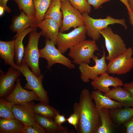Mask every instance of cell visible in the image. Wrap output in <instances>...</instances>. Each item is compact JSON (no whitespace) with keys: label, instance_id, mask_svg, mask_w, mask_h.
Segmentation results:
<instances>
[{"label":"cell","instance_id":"obj_1","mask_svg":"<svg viewBox=\"0 0 133 133\" xmlns=\"http://www.w3.org/2000/svg\"><path fill=\"white\" fill-rule=\"evenodd\" d=\"M89 90L83 89L78 102L74 103V112L78 115L77 133H96L100 124L98 110L92 101Z\"/></svg>","mask_w":133,"mask_h":133},{"label":"cell","instance_id":"obj_2","mask_svg":"<svg viewBox=\"0 0 133 133\" xmlns=\"http://www.w3.org/2000/svg\"><path fill=\"white\" fill-rule=\"evenodd\" d=\"M86 34L92 40L98 41L100 38V31L109 25L118 24L122 25L126 29L127 28L125 20L116 19L108 16L105 18L95 19L90 17L88 14H82Z\"/></svg>","mask_w":133,"mask_h":133},{"label":"cell","instance_id":"obj_3","mask_svg":"<svg viewBox=\"0 0 133 133\" xmlns=\"http://www.w3.org/2000/svg\"><path fill=\"white\" fill-rule=\"evenodd\" d=\"M41 34V31L38 32L36 30L30 33L28 44L24 48V55L22 60L30 67L32 72L37 76L41 75L39 66L40 56L38 45Z\"/></svg>","mask_w":133,"mask_h":133},{"label":"cell","instance_id":"obj_4","mask_svg":"<svg viewBox=\"0 0 133 133\" xmlns=\"http://www.w3.org/2000/svg\"><path fill=\"white\" fill-rule=\"evenodd\" d=\"M17 70L21 72L27 81L24 88L34 91L39 97L40 101L49 104V100L48 95V93L43 85L44 75L41 74L39 76H36L30 70L25 63L22 61Z\"/></svg>","mask_w":133,"mask_h":133},{"label":"cell","instance_id":"obj_5","mask_svg":"<svg viewBox=\"0 0 133 133\" xmlns=\"http://www.w3.org/2000/svg\"><path fill=\"white\" fill-rule=\"evenodd\" d=\"M69 49L68 55L72 59L73 63L79 65L83 62L90 64L95 52L99 50L96 41L93 40L82 41Z\"/></svg>","mask_w":133,"mask_h":133},{"label":"cell","instance_id":"obj_6","mask_svg":"<svg viewBox=\"0 0 133 133\" xmlns=\"http://www.w3.org/2000/svg\"><path fill=\"white\" fill-rule=\"evenodd\" d=\"M46 44L42 49L39 50L40 57L45 59L47 61V68L50 69L54 64H59L69 69H74V63L55 46V45L49 39L46 38Z\"/></svg>","mask_w":133,"mask_h":133},{"label":"cell","instance_id":"obj_7","mask_svg":"<svg viewBox=\"0 0 133 133\" xmlns=\"http://www.w3.org/2000/svg\"><path fill=\"white\" fill-rule=\"evenodd\" d=\"M100 33L104 37L108 55L106 59L109 61L123 53L127 49L124 40L119 35L114 33L108 26L101 30Z\"/></svg>","mask_w":133,"mask_h":133},{"label":"cell","instance_id":"obj_8","mask_svg":"<svg viewBox=\"0 0 133 133\" xmlns=\"http://www.w3.org/2000/svg\"><path fill=\"white\" fill-rule=\"evenodd\" d=\"M61 9L63 19L59 32L63 33L71 28H75L84 25L82 14L72 5L69 0L61 1Z\"/></svg>","mask_w":133,"mask_h":133},{"label":"cell","instance_id":"obj_9","mask_svg":"<svg viewBox=\"0 0 133 133\" xmlns=\"http://www.w3.org/2000/svg\"><path fill=\"white\" fill-rule=\"evenodd\" d=\"M133 50L131 47L109 61L107 72L113 75L125 74L133 68Z\"/></svg>","mask_w":133,"mask_h":133},{"label":"cell","instance_id":"obj_10","mask_svg":"<svg viewBox=\"0 0 133 133\" xmlns=\"http://www.w3.org/2000/svg\"><path fill=\"white\" fill-rule=\"evenodd\" d=\"M86 34L84 25L76 28L67 33L59 32L56 41L57 49L64 54L68 49L85 40Z\"/></svg>","mask_w":133,"mask_h":133},{"label":"cell","instance_id":"obj_11","mask_svg":"<svg viewBox=\"0 0 133 133\" xmlns=\"http://www.w3.org/2000/svg\"><path fill=\"white\" fill-rule=\"evenodd\" d=\"M101 58H99L98 56L95 55L92 59L95 63L94 66H90L88 64L84 62L79 65L81 79L83 82L88 83L90 79L93 80L101 74L107 72V64L106 62L105 53L104 49Z\"/></svg>","mask_w":133,"mask_h":133},{"label":"cell","instance_id":"obj_12","mask_svg":"<svg viewBox=\"0 0 133 133\" xmlns=\"http://www.w3.org/2000/svg\"><path fill=\"white\" fill-rule=\"evenodd\" d=\"M16 82L15 88L4 98L5 100L13 105L24 104L33 100L40 101L39 97L34 91H28L22 87L20 79L18 78Z\"/></svg>","mask_w":133,"mask_h":133},{"label":"cell","instance_id":"obj_13","mask_svg":"<svg viewBox=\"0 0 133 133\" xmlns=\"http://www.w3.org/2000/svg\"><path fill=\"white\" fill-rule=\"evenodd\" d=\"M34 104L32 101L24 104L13 105L12 112L15 118L21 121L25 126L36 123L35 114L33 109Z\"/></svg>","mask_w":133,"mask_h":133},{"label":"cell","instance_id":"obj_14","mask_svg":"<svg viewBox=\"0 0 133 133\" xmlns=\"http://www.w3.org/2000/svg\"><path fill=\"white\" fill-rule=\"evenodd\" d=\"M22 74L20 71L11 67L6 73L0 70V97L7 96L15 88V82Z\"/></svg>","mask_w":133,"mask_h":133},{"label":"cell","instance_id":"obj_15","mask_svg":"<svg viewBox=\"0 0 133 133\" xmlns=\"http://www.w3.org/2000/svg\"><path fill=\"white\" fill-rule=\"evenodd\" d=\"M109 74L106 72L93 80L91 84L93 89L106 94L110 90L109 87H115L123 86V82L121 79L110 76Z\"/></svg>","mask_w":133,"mask_h":133},{"label":"cell","instance_id":"obj_16","mask_svg":"<svg viewBox=\"0 0 133 133\" xmlns=\"http://www.w3.org/2000/svg\"><path fill=\"white\" fill-rule=\"evenodd\" d=\"M121 87L119 86L114 87L104 94L119 103L124 107H133V94Z\"/></svg>","mask_w":133,"mask_h":133},{"label":"cell","instance_id":"obj_17","mask_svg":"<svg viewBox=\"0 0 133 133\" xmlns=\"http://www.w3.org/2000/svg\"><path fill=\"white\" fill-rule=\"evenodd\" d=\"M21 11L18 16H15L13 19L10 26L11 30L17 33L29 27L37 29V26L36 18H31L22 11Z\"/></svg>","mask_w":133,"mask_h":133},{"label":"cell","instance_id":"obj_18","mask_svg":"<svg viewBox=\"0 0 133 133\" xmlns=\"http://www.w3.org/2000/svg\"><path fill=\"white\" fill-rule=\"evenodd\" d=\"M37 26L41 30V35L56 45L60 28L58 23L52 19L46 18L38 24Z\"/></svg>","mask_w":133,"mask_h":133},{"label":"cell","instance_id":"obj_19","mask_svg":"<svg viewBox=\"0 0 133 133\" xmlns=\"http://www.w3.org/2000/svg\"><path fill=\"white\" fill-rule=\"evenodd\" d=\"M35 118L37 123L45 130L46 133H71L73 131H70L66 127L56 123L53 119L35 114Z\"/></svg>","mask_w":133,"mask_h":133},{"label":"cell","instance_id":"obj_20","mask_svg":"<svg viewBox=\"0 0 133 133\" xmlns=\"http://www.w3.org/2000/svg\"><path fill=\"white\" fill-rule=\"evenodd\" d=\"M15 49L14 39L8 41H0V56L6 65L17 70L18 66L14 62Z\"/></svg>","mask_w":133,"mask_h":133},{"label":"cell","instance_id":"obj_21","mask_svg":"<svg viewBox=\"0 0 133 133\" xmlns=\"http://www.w3.org/2000/svg\"><path fill=\"white\" fill-rule=\"evenodd\" d=\"M91 95L92 99L94 100L95 104L98 110L102 108L109 109L123 107L119 103L112 100L98 90L92 91Z\"/></svg>","mask_w":133,"mask_h":133},{"label":"cell","instance_id":"obj_22","mask_svg":"<svg viewBox=\"0 0 133 133\" xmlns=\"http://www.w3.org/2000/svg\"><path fill=\"white\" fill-rule=\"evenodd\" d=\"M37 29L29 27L21 32L16 33L14 37L15 49V54L14 60L16 65L18 66H20L24 55V48L23 41L25 36L32 31L36 30Z\"/></svg>","mask_w":133,"mask_h":133},{"label":"cell","instance_id":"obj_23","mask_svg":"<svg viewBox=\"0 0 133 133\" xmlns=\"http://www.w3.org/2000/svg\"><path fill=\"white\" fill-rule=\"evenodd\" d=\"M25 126L15 118H0V133H21Z\"/></svg>","mask_w":133,"mask_h":133},{"label":"cell","instance_id":"obj_24","mask_svg":"<svg viewBox=\"0 0 133 133\" xmlns=\"http://www.w3.org/2000/svg\"><path fill=\"white\" fill-rule=\"evenodd\" d=\"M109 111L112 120L119 125L124 124L133 116V108H116L109 109Z\"/></svg>","mask_w":133,"mask_h":133},{"label":"cell","instance_id":"obj_25","mask_svg":"<svg viewBox=\"0 0 133 133\" xmlns=\"http://www.w3.org/2000/svg\"><path fill=\"white\" fill-rule=\"evenodd\" d=\"M100 124L96 133H111L113 132L112 120L110 116L109 109L102 108L98 110Z\"/></svg>","mask_w":133,"mask_h":133},{"label":"cell","instance_id":"obj_26","mask_svg":"<svg viewBox=\"0 0 133 133\" xmlns=\"http://www.w3.org/2000/svg\"><path fill=\"white\" fill-rule=\"evenodd\" d=\"M61 2L59 0H52L44 17V19L51 18L55 20L60 28L62 26L63 17L61 11Z\"/></svg>","mask_w":133,"mask_h":133},{"label":"cell","instance_id":"obj_27","mask_svg":"<svg viewBox=\"0 0 133 133\" xmlns=\"http://www.w3.org/2000/svg\"><path fill=\"white\" fill-rule=\"evenodd\" d=\"M35 114H37L53 119L57 114H60L56 109L52 107L49 104L40 101L33 106Z\"/></svg>","mask_w":133,"mask_h":133},{"label":"cell","instance_id":"obj_28","mask_svg":"<svg viewBox=\"0 0 133 133\" xmlns=\"http://www.w3.org/2000/svg\"><path fill=\"white\" fill-rule=\"evenodd\" d=\"M52 0H33L36 11V19L37 24L44 19L45 15Z\"/></svg>","mask_w":133,"mask_h":133},{"label":"cell","instance_id":"obj_29","mask_svg":"<svg viewBox=\"0 0 133 133\" xmlns=\"http://www.w3.org/2000/svg\"><path fill=\"white\" fill-rule=\"evenodd\" d=\"M14 0L17 4L20 11H23L29 17L36 18V11L33 0Z\"/></svg>","mask_w":133,"mask_h":133},{"label":"cell","instance_id":"obj_30","mask_svg":"<svg viewBox=\"0 0 133 133\" xmlns=\"http://www.w3.org/2000/svg\"><path fill=\"white\" fill-rule=\"evenodd\" d=\"M13 105L3 98H0V117L5 118H15L12 112Z\"/></svg>","mask_w":133,"mask_h":133},{"label":"cell","instance_id":"obj_31","mask_svg":"<svg viewBox=\"0 0 133 133\" xmlns=\"http://www.w3.org/2000/svg\"><path fill=\"white\" fill-rule=\"evenodd\" d=\"M72 5L81 13L88 14L91 12V6L87 0H69Z\"/></svg>","mask_w":133,"mask_h":133},{"label":"cell","instance_id":"obj_32","mask_svg":"<svg viewBox=\"0 0 133 133\" xmlns=\"http://www.w3.org/2000/svg\"><path fill=\"white\" fill-rule=\"evenodd\" d=\"M21 133H46L42 127L36 122L32 125L25 126Z\"/></svg>","mask_w":133,"mask_h":133},{"label":"cell","instance_id":"obj_33","mask_svg":"<svg viewBox=\"0 0 133 133\" xmlns=\"http://www.w3.org/2000/svg\"><path fill=\"white\" fill-rule=\"evenodd\" d=\"M66 121L69 123L73 126L76 130L79 121V117L77 114L74 113L66 119Z\"/></svg>","mask_w":133,"mask_h":133},{"label":"cell","instance_id":"obj_34","mask_svg":"<svg viewBox=\"0 0 133 133\" xmlns=\"http://www.w3.org/2000/svg\"><path fill=\"white\" fill-rule=\"evenodd\" d=\"M111 0H87L88 2L92 5L94 9H98L103 3L109 1Z\"/></svg>","mask_w":133,"mask_h":133},{"label":"cell","instance_id":"obj_35","mask_svg":"<svg viewBox=\"0 0 133 133\" xmlns=\"http://www.w3.org/2000/svg\"><path fill=\"white\" fill-rule=\"evenodd\" d=\"M126 133H133V116L130 119L124 123Z\"/></svg>","mask_w":133,"mask_h":133},{"label":"cell","instance_id":"obj_36","mask_svg":"<svg viewBox=\"0 0 133 133\" xmlns=\"http://www.w3.org/2000/svg\"><path fill=\"white\" fill-rule=\"evenodd\" d=\"M55 122L57 124L61 125L66 121L64 115L57 114L53 119Z\"/></svg>","mask_w":133,"mask_h":133},{"label":"cell","instance_id":"obj_37","mask_svg":"<svg viewBox=\"0 0 133 133\" xmlns=\"http://www.w3.org/2000/svg\"><path fill=\"white\" fill-rule=\"evenodd\" d=\"M8 0H0V6L3 7L6 12L10 13L11 11V10L7 5V3Z\"/></svg>","mask_w":133,"mask_h":133},{"label":"cell","instance_id":"obj_38","mask_svg":"<svg viewBox=\"0 0 133 133\" xmlns=\"http://www.w3.org/2000/svg\"><path fill=\"white\" fill-rule=\"evenodd\" d=\"M123 86L124 88L128 90L133 94V81L130 82L124 83Z\"/></svg>","mask_w":133,"mask_h":133},{"label":"cell","instance_id":"obj_39","mask_svg":"<svg viewBox=\"0 0 133 133\" xmlns=\"http://www.w3.org/2000/svg\"><path fill=\"white\" fill-rule=\"evenodd\" d=\"M128 13L129 16L130 23L131 24L133 27V13L131 11H128Z\"/></svg>","mask_w":133,"mask_h":133},{"label":"cell","instance_id":"obj_40","mask_svg":"<svg viewBox=\"0 0 133 133\" xmlns=\"http://www.w3.org/2000/svg\"><path fill=\"white\" fill-rule=\"evenodd\" d=\"M125 5L128 11H131L128 2V0H119Z\"/></svg>","mask_w":133,"mask_h":133},{"label":"cell","instance_id":"obj_41","mask_svg":"<svg viewBox=\"0 0 133 133\" xmlns=\"http://www.w3.org/2000/svg\"><path fill=\"white\" fill-rule=\"evenodd\" d=\"M128 2L130 10L133 13V0H128Z\"/></svg>","mask_w":133,"mask_h":133},{"label":"cell","instance_id":"obj_42","mask_svg":"<svg viewBox=\"0 0 133 133\" xmlns=\"http://www.w3.org/2000/svg\"><path fill=\"white\" fill-rule=\"evenodd\" d=\"M5 9L1 6H0V16H2L3 14Z\"/></svg>","mask_w":133,"mask_h":133},{"label":"cell","instance_id":"obj_43","mask_svg":"<svg viewBox=\"0 0 133 133\" xmlns=\"http://www.w3.org/2000/svg\"><path fill=\"white\" fill-rule=\"evenodd\" d=\"M60 0L61 1H65V0Z\"/></svg>","mask_w":133,"mask_h":133}]
</instances>
